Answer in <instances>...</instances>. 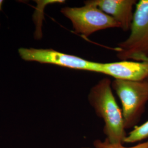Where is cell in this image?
Returning <instances> with one entry per match:
<instances>
[{
  "mask_svg": "<svg viewBox=\"0 0 148 148\" xmlns=\"http://www.w3.org/2000/svg\"><path fill=\"white\" fill-rule=\"evenodd\" d=\"M89 148V147H83V148Z\"/></svg>",
  "mask_w": 148,
  "mask_h": 148,
  "instance_id": "11",
  "label": "cell"
},
{
  "mask_svg": "<svg viewBox=\"0 0 148 148\" xmlns=\"http://www.w3.org/2000/svg\"><path fill=\"white\" fill-rule=\"evenodd\" d=\"M21 58L26 61L53 64L69 69L93 72L95 62L79 57L60 52L52 49L21 48L18 50Z\"/></svg>",
  "mask_w": 148,
  "mask_h": 148,
  "instance_id": "5",
  "label": "cell"
},
{
  "mask_svg": "<svg viewBox=\"0 0 148 148\" xmlns=\"http://www.w3.org/2000/svg\"><path fill=\"white\" fill-rule=\"evenodd\" d=\"M88 101L96 115L104 123L103 132L112 144H124L127 136L122 110L113 94L111 81L104 78L90 90Z\"/></svg>",
  "mask_w": 148,
  "mask_h": 148,
  "instance_id": "1",
  "label": "cell"
},
{
  "mask_svg": "<svg viewBox=\"0 0 148 148\" xmlns=\"http://www.w3.org/2000/svg\"><path fill=\"white\" fill-rule=\"evenodd\" d=\"M130 34L116 48L117 57L122 60L148 61V0L136 5Z\"/></svg>",
  "mask_w": 148,
  "mask_h": 148,
  "instance_id": "2",
  "label": "cell"
},
{
  "mask_svg": "<svg viewBox=\"0 0 148 148\" xmlns=\"http://www.w3.org/2000/svg\"><path fill=\"white\" fill-rule=\"evenodd\" d=\"M81 7H66L61 12L72 23L74 32L82 36L89 37L95 32L109 28H121L120 25L101 11L93 0L86 1Z\"/></svg>",
  "mask_w": 148,
  "mask_h": 148,
  "instance_id": "4",
  "label": "cell"
},
{
  "mask_svg": "<svg viewBox=\"0 0 148 148\" xmlns=\"http://www.w3.org/2000/svg\"><path fill=\"white\" fill-rule=\"evenodd\" d=\"M147 62H148V61H147ZM146 80H147V81H148V78H147V79H146Z\"/></svg>",
  "mask_w": 148,
  "mask_h": 148,
  "instance_id": "12",
  "label": "cell"
},
{
  "mask_svg": "<svg viewBox=\"0 0 148 148\" xmlns=\"http://www.w3.org/2000/svg\"><path fill=\"white\" fill-rule=\"evenodd\" d=\"M148 139V120L133 128L125 138L123 143H135Z\"/></svg>",
  "mask_w": 148,
  "mask_h": 148,
  "instance_id": "8",
  "label": "cell"
},
{
  "mask_svg": "<svg viewBox=\"0 0 148 148\" xmlns=\"http://www.w3.org/2000/svg\"><path fill=\"white\" fill-rule=\"evenodd\" d=\"M111 87L121 101L126 130L137 126L148 102V81L115 79Z\"/></svg>",
  "mask_w": 148,
  "mask_h": 148,
  "instance_id": "3",
  "label": "cell"
},
{
  "mask_svg": "<svg viewBox=\"0 0 148 148\" xmlns=\"http://www.w3.org/2000/svg\"><path fill=\"white\" fill-rule=\"evenodd\" d=\"M95 5L116 21L124 32L130 30L136 0H93Z\"/></svg>",
  "mask_w": 148,
  "mask_h": 148,
  "instance_id": "7",
  "label": "cell"
},
{
  "mask_svg": "<svg viewBox=\"0 0 148 148\" xmlns=\"http://www.w3.org/2000/svg\"><path fill=\"white\" fill-rule=\"evenodd\" d=\"M93 145L95 148H148V139L143 142L139 143L131 147H125L122 144H112L110 143L106 139L104 141L97 139L93 142Z\"/></svg>",
  "mask_w": 148,
  "mask_h": 148,
  "instance_id": "9",
  "label": "cell"
},
{
  "mask_svg": "<svg viewBox=\"0 0 148 148\" xmlns=\"http://www.w3.org/2000/svg\"><path fill=\"white\" fill-rule=\"evenodd\" d=\"M93 72L105 74L115 79L139 81L148 77V62L122 60L114 63L95 62Z\"/></svg>",
  "mask_w": 148,
  "mask_h": 148,
  "instance_id": "6",
  "label": "cell"
},
{
  "mask_svg": "<svg viewBox=\"0 0 148 148\" xmlns=\"http://www.w3.org/2000/svg\"><path fill=\"white\" fill-rule=\"evenodd\" d=\"M3 1L0 0V11H1V10H2V5L3 4Z\"/></svg>",
  "mask_w": 148,
  "mask_h": 148,
  "instance_id": "10",
  "label": "cell"
}]
</instances>
